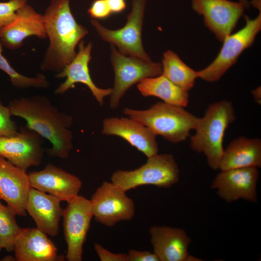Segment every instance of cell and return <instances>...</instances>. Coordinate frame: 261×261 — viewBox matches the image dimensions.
I'll return each instance as SVG.
<instances>
[{
  "instance_id": "1",
  "label": "cell",
  "mask_w": 261,
  "mask_h": 261,
  "mask_svg": "<svg viewBox=\"0 0 261 261\" xmlns=\"http://www.w3.org/2000/svg\"><path fill=\"white\" fill-rule=\"evenodd\" d=\"M8 107L12 116L24 119L28 129L51 143L52 147L46 149L48 155L61 159L68 158L73 148L71 116L60 111L42 95L14 99Z\"/></svg>"
},
{
  "instance_id": "2",
  "label": "cell",
  "mask_w": 261,
  "mask_h": 261,
  "mask_svg": "<svg viewBox=\"0 0 261 261\" xmlns=\"http://www.w3.org/2000/svg\"><path fill=\"white\" fill-rule=\"evenodd\" d=\"M70 0H52L43 15L49 46L41 64L44 71L60 72L74 58L75 48L88 33L75 20Z\"/></svg>"
},
{
  "instance_id": "3",
  "label": "cell",
  "mask_w": 261,
  "mask_h": 261,
  "mask_svg": "<svg viewBox=\"0 0 261 261\" xmlns=\"http://www.w3.org/2000/svg\"><path fill=\"white\" fill-rule=\"evenodd\" d=\"M235 119L233 104L226 100L210 104L204 115L199 118L190 145L193 151L206 156L208 166L213 170L219 169L225 132Z\"/></svg>"
},
{
  "instance_id": "4",
  "label": "cell",
  "mask_w": 261,
  "mask_h": 261,
  "mask_svg": "<svg viewBox=\"0 0 261 261\" xmlns=\"http://www.w3.org/2000/svg\"><path fill=\"white\" fill-rule=\"evenodd\" d=\"M122 112L146 127L156 136L160 135L174 144L185 141L199 119L184 107L164 102H158L145 110L126 107Z\"/></svg>"
},
{
  "instance_id": "5",
  "label": "cell",
  "mask_w": 261,
  "mask_h": 261,
  "mask_svg": "<svg viewBox=\"0 0 261 261\" xmlns=\"http://www.w3.org/2000/svg\"><path fill=\"white\" fill-rule=\"evenodd\" d=\"M179 173L172 154H157L147 158L146 162L137 169L115 171L111 181L125 192L144 185L166 188L179 181Z\"/></svg>"
},
{
  "instance_id": "6",
  "label": "cell",
  "mask_w": 261,
  "mask_h": 261,
  "mask_svg": "<svg viewBox=\"0 0 261 261\" xmlns=\"http://www.w3.org/2000/svg\"><path fill=\"white\" fill-rule=\"evenodd\" d=\"M246 24L224 41L216 58L204 69L196 71L198 78L209 82L219 80L236 62L241 54L254 43L261 30V13L254 19L244 16Z\"/></svg>"
},
{
  "instance_id": "7",
  "label": "cell",
  "mask_w": 261,
  "mask_h": 261,
  "mask_svg": "<svg viewBox=\"0 0 261 261\" xmlns=\"http://www.w3.org/2000/svg\"><path fill=\"white\" fill-rule=\"evenodd\" d=\"M111 48V61L115 80L109 105L111 109H116L130 87L145 78L161 75L162 68L161 63L126 55L113 45Z\"/></svg>"
},
{
  "instance_id": "8",
  "label": "cell",
  "mask_w": 261,
  "mask_h": 261,
  "mask_svg": "<svg viewBox=\"0 0 261 261\" xmlns=\"http://www.w3.org/2000/svg\"><path fill=\"white\" fill-rule=\"evenodd\" d=\"M132 3L126 23L120 29H109L95 19L91 23L103 40L117 47L122 54L151 60L144 50L142 39L146 0H132Z\"/></svg>"
},
{
  "instance_id": "9",
  "label": "cell",
  "mask_w": 261,
  "mask_h": 261,
  "mask_svg": "<svg viewBox=\"0 0 261 261\" xmlns=\"http://www.w3.org/2000/svg\"><path fill=\"white\" fill-rule=\"evenodd\" d=\"M64 238L68 261H81L83 246L93 217L90 200L77 195L68 202L63 212Z\"/></svg>"
},
{
  "instance_id": "10",
  "label": "cell",
  "mask_w": 261,
  "mask_h": 261,
  "mask_svg": "<svg viewBox=\"0 0 261 261\" xmlns=\"http://www.w3.org/2000/svg\"><path fill=\"white\" fill-rule=\"evenodd\" d=\"M90 202L95 219L107 227L130 220L135 214L133 200L111 181L103 182L92 195Z\"/></svg>"
},
{
  "instance_id": "11",
  "label": "cell",
  "mask_w": 261,
  "mask_h": 261,
  "mask_svg": "<svg viewBox=\"0 0 261 261\" xmlns=\"http://www.w3.org/2000/svg\"><path fill=\"white\" fill-rule=\"evenodd\" d=\"M191 6L196 13L203 16L205 26L222 43L249 7L242 2L229 0H191Z\"/></svg>"
},
{
  "instance_id": "12",
  "label": "cell",
  "mask_w": 261,
  "mask_h": 261,
  "mask_svg": "<svg viewBox=\"0 0 261 261\" xmlns=\"http://www.w3.org/2000/svg\"><path fill=\"white\" fill-rule=\"evenodd\" d=\"M42 137L35 131L22 127L15 134L0 138V157L26 171L42 161Z\"/></svg>"
},
{
  "instance_id": "13",
  "label": "cell",
  "mask_w": 261,
  "mask_h": 261,
  "mask_svg": "<svg viewBox=\"0 0 261 261\" xmlns=\"http://www.w3.org/2000/svg\"><path fill=\"white\" fill-rule=\"evenodd\" d=\"M78 51L73 59L59 73L57 78H66L55 90L57 95L62 94L75 87L77 83L85 85L89 89L93 96L101 106L104 103V98L110 95L112 88H101L93 82L89 72V63L91 59L92 42L87 44L82 40L78 44Z\"/></svg>"
},
{
  "instance_id": "14",
  "label": "cell",
  "mask_w": 261,
  "mask_h": 261,
  "mask_svg": "<svg viewBox=\"0 0 261 261\" xmlns=\"http://www.w3.org/2000/svg\"><path fill=\"white\" fill-rule=\"evenodd\" d=\"M258 168L245 167L221 171L212 182L211 188L228 203L242 199L257 202Z\"/></svg>"
},
{
  "instance_id": "15",
  "label": "cell",
  "mask_w": 261,
  "mask_h": 261,
  "mask_svg": "<svg viewBox=\"0 0 261 261\" xmlns=\"http://www.w3.org/2000/svg\"><path fill=\"white\" fill-rule=\"evenodd\" d=\"M28 175L32 188L67 203L78 195L82 185L78 177L50 163Z\"/></svg>"
},
{
  "instance_id": "16",
  "label": "cell",
  "mask_w": 261,
  "mask_h": 261,
  "mask_svg": "<svg viewBox=\"0 0 261 261\" xmlns=\"http://www.w3.org/2000/svg\"><path fill=\"white\" fill-rule=\"evenodd\" d=\"M32 36L42 39L47 37L43 14L28 3L17 11L11 22L0 29V42L11 50L20 48L24 41Z\"/></svg>"
},
{
  "instance_id": "17",
  "label": "cell",
  "mask_w": 261,
  "mask_h": 261,
  "mask_svg": "<svg viewBox=\"0 0 261 261\" xmlns=\"http://www.w3.org/2000/svg\"><path fill=\"white\" fill-rule=\"evenodd\" d=\"M31 188L26 171L0 157V200L5 201L16 215H26Z\"/></svg>"
},
{
  "instance_id": "18",
  "label": "cell",
  "mask_w": 261,
  "mask_h": 261,
  "mask_svg": "<svg viewBox=\"0 0 261 261\" xmlns=\"http://www.w3.org/2000/svg\"><path fill=\"white\" fill-rule=\"evenodd\" d=\"M149 233L153 252L160 261H201L188 253L191 239L183 229L155 225Z\"/></svg>"
},
{
  "instance_id": "19",
  "label": "cell",
  "mask_w": 261,
  "mask_h": 261,
  "mask_svg": "<svg viewBox=\"0 0 261 261\" xmlns=\"http://www.w3.org/2000/svg\"><path fill=\"white\" fill-rule=\"evenodd\" d=\"M102 133L122 138L147 158L158 154L157 136L146 127L129 117H111L104 119Z\"/></svg>"
},
{
  "instance_id": "20",
  "label": "cell",
  "mask_w": 261,
  "mask_h": 261,
  "mask_svg": "<svg viewBox=\"0 0 261 261\" xmlns=\"http://www.w3.org/2000/svg\"><path fill=\"white\" fill-rule=\"evenodd\" d=\"M61 202L54 196L31 188L26 204V211L34 219L37 228L52 237L58 232L63 212Z\"/></svg>"
},
{
  "instance_id": "21",
  "label": "cell",
  "mask_w": 261,
  "mask_h": 261,
  "mask_svg": "<svg viewBox=\"0 0 261 261\" xmlns=\"http://www.w3.org/2000/svg\"><path fill=\"white\" fill-rule=\"evenodd\" d=\"M17 261H56L57 249L47 234L38 228L21 229L14 243Z\"/></svg>"
},
{
  "instance_id": "22",
  "label": "cell",
  "mask_w": 261,
  "mask_h": 261,
  "mask_svg": "<svg viewBox=\"0 0 261 261\" xmlns=\"http://www.w3.org/2000/svg\"><path fill=\"white\" fill-rule=\"evenodd\" d=\"M261 167V140L240 136L224 149L219 169Z\"/></svg>"
},
{
  "instance_id": "23",
  "label": "cell",
  "mask_w": 261,
  "mask_h": 261,
  "mask_svg": "<svg viewBox=\"0 0 261 261\" xmlns=\"http://www.w3.org/2000/svg\"><path fill=\"white\" fill-rule=\"evenodd\" d=\"M137 88L144 97H156L172 105L186 107L189 94L162 75L145 78L138 83Z\"/></svg>"
},
{
  "instance_id": "24",
  "label": "cell",
  "mask_w": 261,
  "mask_h": 261,
  "mask_svg": "<svg viewBox=\"0 0 261 261\" xmlns=\"http://www.w3.org/2000/svg\"><path fill=\"white\" fill-rule=\"evenodd\" d=\"M162 73L176 86L188 91L192 88L197 78L196 71L184 63L171 50L165 51L162 58Z\"/></svg>"
},
{
  "instance_id": "25",
  "label": "cell",
  "mask_w": 261,
  "mask_h": 261,
  "mask_svg": "<svg viewBox=\"0 0 261 261\" xmlns=\"http://www.w3.org/2000/svg\"><path fill=\"white\" fill-rule=\"evenodd\" d=\"M0 70L6 73L10 78L12 85L17 88L26 89L33 88H46L49 82L46 76L42 73L35 77H28L15 71L11 66L7 59L2 55V45L0 42Z\"/></svg>"
},
{
  "instance_id": "26",
  "label": "cell",
  "mask_w": 261,
  "mask_h": 261,
  "mask_svg": "<svg viewBox=\"0 0 261 261\" xmlns=\"http://www.w3.org/2000/svg\"><path fill=\"white\" fill-rule=\"evenodd\" d=\"M16 214L8 205H4L0 200V238L3 248L9 252L14 251V243L21 228L15 219Z\"/></svg>"
},
{
  "instance_id": "27",
  "label": "cell",
  "mask_w": 261,
  "mask_h": 261,
  "mask_svg": "<svg viewBox=\"0 0 261 261\" xmlns=\"http://www.w3.org/2000/svg\"><path fill=\"white\" fill-rule=\"evenodd\" d=\"M28 0H9L0 2V29L11 22L17 11L27 4Z\"/></svg>"
},
{
  "instance_id": "28",
  "label": "cell",
  "mask_w": 261,
  "mask_h": 261,
  "mask_svg": "<svg viewBox=\"0 0 261 261\" xmlns=\"http://www.w3.org/2000/svg\"><path fill=\"white\" fill-rule=\"evenodd\" d=\"M12 116L9 107L5 106L0 101V138L12 136L17 132Z\"/></svg>"
},
{
  "instance_id": "29",
  "label": "cell",
  "mask_w": 261,
  "mask_h": 261,
  "mask_svg": "<svg viewBox=\"0 0 261 261\" xmlns=\"http://www.w3.org/2000/svg\"><path fill=\"white\" fill-rule=\"evenodd\" d=\"M87 13L95 20L106 19L112 14L105 0H93Z\"/></svg>"
},
{
  "instance_id": "30",
  "label": "cell",
  "mask_w": 261,
  "mask_h": 261,
  "mask_svg": "<svg viewBox=\"0 0 261 261\" xmlns=\"http://www.w3.org/2000/svg\"><path fill=\"white\" fill-rule=\"evenodd\" d=\"M94 247L101 261H128L127 254L113 253L98 243H95Z\"/></svg>"
},
{
  "instance_id": "31",
  "label": "cell",
  "mask_w": 261,
  "mask_h": 261,
  "mask_svg": "<svg viewBox=\"0 0 261 261\" xmlns=\"http://www.w3.org/2000/svg\"><path fill=\"white\" fill-rule=\"evenodd\" d=\"M128 261H160L154 252L130 249L127 254Z\"/></svg>"
},
{
  "instance_id": "32",
  "label": "cell",
  "mask_w": 261,
  "mask_h": 261,
  "mask_svg": "<svg viewBox=\"0 0 261 261\" xmlns=\"http://www.w3.org/2000/svg\"><path fill=\"white\" fill-rule=\"evenodd\" d=\"M112 14H118L126 8V0H105Z\"/></svg>"
},
{
  "instance_id": "33",
  "label": "cell",
  "mask_w": 261,
  "mask_h": 261,
  "mask_svg": "<svg viewBox=\"0 0 261 261\" xmlns=\"http://www.w3.org/2000/svg\"><path fill=\"white\" fill-rule=\"evenodd\" d=\"M252 94L255 102L259 104H261V87H258L252 90Z\"/></svg>"
},
{
  "instance_id": "34",
  "label": "cell",
  "mask_w": 261,
  "mask_h": 261,
  "mask_svg": "<svg viewBox=\"0 0 261 261\" xmlns=\"http://www.w3.org/2000/svg\"><path fill=\"white\" fill-rule=\"evenodd\" d=\"M251 3L253 6L261 11V0H252Z\"/></svg>"
},
{
  "instance_id": "35",
  "label": "cell",
  "mask_w": 261,
  "mask_h": 261,
  "mask_svg": "<svg viewBox=\"0 0 261 261\" xmlns=\"http://www.w3.org/2000/svg\"><path fill=\"white\" fill-rule=\"evenodd\" d=\"M0 261H16L15 257L11 255H7L2 258Z\"/></svg>"
},
{
  "instance_id": "36",
  "label": "cell",
  "mask_w": 261,
  "mask_h": 261,
  "mask_svg": "<svg viewBox=\"0 0 261 261\" xmlns=\"http://www.w3.org/2000/svg\"><path fill=\"white\" fill-rule=\"evenodd\" d=\"M239 1L242 2L249 6V2H248V0H239Z\"/></svg>"
},
{
  "instance_id": "37",
  "label": "cell",
  "mask_w": 261,
  "mask_h": 261,
  "mask_svg": "<svg viewBox=\"0 0 261 261\" xmlns=\"http://www.w3.org/2000/svg\"><path fill=\"white\" fill-rule=\"evenodd\" d=\"M3 248V243L1 239L0 238V250H1V248Z\"/></svg>"
}]
</instances>
